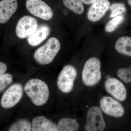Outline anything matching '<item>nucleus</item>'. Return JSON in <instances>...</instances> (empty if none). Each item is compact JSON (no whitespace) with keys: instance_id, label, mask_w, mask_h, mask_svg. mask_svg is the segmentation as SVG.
<instances>
[{"instance_id":"obj_19","label":"nucleus","mask_w":131,"mask_h":131,"mask_svg":"<svg viewBox=\"0 0 131 131\" xmlns=\"http://www.w3.org/2000/svg\"><path fill=\"white\" fill-rule=\"evenodd\" d=\"M124 16L119 15L114 17L110 20L105 27V30L107 32H112L115 30L124 21Z\"/></svg>"},{"instance_id":"obj_17","label":"nucleus","mask_w":131,"mask_h":131,"mask_svg":"<svg viewBox=\"0 0 131 131\" xmlns=\"http://www.w3.org/2000/svg\"><path fill=\"white\" fill-rule=\"evenodd\" d=\"M64 5L68 9L77 14L84 11V7L81 0H63Z\"/></svg>"},{"instance_id":"obj_11","label":"nucleus","mask_w":131,"mask_h":131,"mask_svg":"<svg viewBox=\"0 0 131 131\" xmlns=\"http://www.w3.org/2000/svg\"><path fill=\"white\" fill-rule=\"evenodd\" d=\"M110 6L109 0H97L93 3L88 11V19L93 22L99 21L106 14Z\"/></svg>"},{"instance_id":"obj_23","label":"nucleus","mask_w":131,"mask_h":131,"mask_svg":"<svg viewBox=\"0 0 131 131\" xmlns=\"http://www.w3.org/2000/svg\"><path fill=\"white\" fill-rule=\"evenodd\" d=\"M7 69V66L5 63L0 62V76L5 74Z\"/></svg>"},{"instance_id":"obj_4","label":"nucleus","mask_w":131,"mask_h":131,"mask_svg":"<svg viewBox=\"0 0 131 131\" xmlns=\"http://www.w3.org/2000/svg\"><path fill=\"white\" fill-rule=\"evenodd\" d=\"M77 74L76 69L73 66H64L59 73L57 80V85L59 90L65 93L72 91Z\"/></svg>"},{"instance_id":"obj_21","label":"nucleus","mask_w":131,"mask_h":131,"mask_svg":"<svg viewBox=\"0 0 131 131\" xmlns=\"http://www.w3.org/2000/svg\"><path fill=\"white\" fill-rule=\"evenodd\" d=\"M117 75L124 82L126 83L131 82V64L130 67L119 69L117 71Z\"/></svg>"},{"instance_id":"obj_25","label":"nucleus","mask_w":131,"mask_h":131,"mask_svg":"<svg viewBox=\"0 0 131 131\" xmlns=\"http://www.w3.org/2000/svg\"><path fill=\"white\" fill-rule=\"evenodd\" d=\"M127 3L130 6H131V0H127Z\"/></svg>"},{"instance_id":"obj_12","label":"nucleus","mask_w":131,"mask_h":131,"mask_svg":"<svg viewBox=\"0 0 131 131\" xmlns=\"http://www.w3.org/2000/svg\"><path fill=\"white\" fill-rule=\"evenodd\" d=\"M17 0H1L0 1V24L6 23L18 8Z\"/></svg>"},{"instance_id":"obj_13","label":"nucleus","mask_w":131,"mask_h":131,"mask_svg":"<svg viewBox=\"0 0 131 131\" xmlns=\"http://www.w3.org/2000/svg\"><path fill=\"white\" fill-rule=\"evenodd\" d=\"M50 31V29L47 25L39 26L37 30L28 37L27 42L28 44L33 46H37L40 44L47 38Z\"/></svg>"},{"instance_id":"obj_9","label":"nucleus","mask_w":131,"mask_h":131,"mask_svg":"<svg viewBox=\"0 0 131 131\" xmlns=\"http://www.w3.org/2000/svg\"><path fill=\"white\" fill-rule=\"evenodd\" d=\"M107 93L119 101H124L127 97V91L125 86L121 81L115 78H108L104 83Z\"/></svg>"},{"instance_id":"obj_20","label":"nucleus","mask_w":131,"mask_h":131,"mask_svg":"<svg viewBox=\"0 0 131 131\" xmlns=\"http://www.w3.org/2000/svg\"><path fill=\"white\" fill-rule=\"evenodd\" d=\"M109 9L111 12L110 17L113 18L120 15L126 12V7L124 3H115L110 6Z\"/></svg>"},{"instance_id":"obj_18","label":"nucleus","mask_w":131,"mask_h":131,"mask_svg":"<svg viewBox=\"0 0 131 131\" xmlns=\"http://www.w3.org/2000/svg\"><path fill=\"white\" fill-rule=\"evenodd\" d=\"M32 125L31 122L25 119H20L17 121L10 126L9 131H32Z\"/></svg>"},{"instance_id":"obj_24","label":"nucleus","mask_w":131,"mask_h":131,"mask_svg":"<svg viewBox=\"0 0 131 131\" xmlns=\"http://www.w3.org/2000/svg\"><path fill=\"white\" fill-rule=\"evenodd\" d=\"M97 0H81L82 3L86 5H90L95 2Z\"/></svg>"},{"instance_id":"obj_3","label":"nucleus","mask_w":131,"mask_h":131,"mask_svg":"<svg viewBox=\"0 0 131 131\" xmlns=\"http://www.w3.org/2000/svg\"><path fill=\"white\" fill-rule=\"evenodd\" d=\"M101 62L96 57H92L85 63L82 71V79L83 84L92 87L98 84L101 79Z\"/></svg>"},{"instance_id":"obj_22","label":"nucleus","mask_w":131,"mask_h":131,"mask_svg":"<svg viewBox=\"0 0 131 131\" xmlns=\"http://www.w3.org/2000/svg\"><path fill=\"white\" fill-rule=\"evenodd\" d=\"M13 81V77L10 74H4L0 76V91H3Z\"/></svg>"},{"instance_id":"obj_6","label":"nucleus","mask_w":131,"mask_h":131,"mask_svg":"<svg viewBox=\"0 0 131 131\" xmlns=\"http://www.w3.org/2000/svg\"><path fill=\"white\" fill-rule=\"evenodd\" d=\"M26 7L31 14L44 20L51 19L54 15L51 8L42 0H26Z\"/></svg>"},{"instance_id":"obj_15","label":"nucleus","mask_w":131,"mask_h":131,"mask_svg":"<svg viewBox=\"0 0 131 131\" xmlns=\"http://www.w3.org/2000/svg\"><path fill=\"white\" fill-rule=\"evenodd\" d=\"M115 49L121 54L131 57V37L122 36L118 39L115 44Z\"/></svg>"},{"instance_id":"obj_2","label":"nucleus","mask_w":131,"mask_h":131,"mask_svg":"<svg viewBox=\"0 0 131 131\" xmlns=\"http://www.w3.org/2000/svg\"><path fill=\"white\" fill-rule=\"evenodd\" d=\"M60 49L61 44L58 39L55 37L50 38L44 45L36 50L34 58L39 64L47 65L53 61Z\"/></svg>"},{"instance_id":"obj_16","label":"nucleus","mask_w":131,"mask_h":131,"mask_svg":"<svg viewBox=\"0 0 131 131\" xmlns=\"http://www.w3.org/2000/svg\"><path fill=\"white\" fill-rule=\"evenodd\" d=\"M59 131H75L79 128V124L77 121L71 118L61 119L57 124Z\"/></svg>"},{"instance_id":"obj_1","label":"nucleus","mask_w":131,"mask_h":131,"mask_svg":"<svg viewBox=\"0 0 131 131\" xmlns=\"http://www.w3.org/2000/svg\"><path fill=\"white\" fill-rule=\"evenodd\" d=\"M24 90L34 104L42 106L47 102L49 96L47 84L40 79H31L26 83Z\"/></svg>"},{"instance_id":"obj_7","label":"nucleus","mask_w":131,"mask_h":131,"mask_svg":"<svg viewBox=\"0 0 131 131\" xmlns=\"http://www.w3.org/2000/svg\"><path fill=\"white\" fill-rule=\"evenodd\" d=\"M100 107L104 113L115 118H121L125 114V108L119 101L109 96L101 99Z\"/></svg>"},{"instance_id":"obj_14","label":"nucleus","mask_w":131,"mask_h":131,"mask_svg":"<svg viewBox=\"0 0 131 131\" xmlns=\"http://www.w3.org/2000/svg\"><path fill=\"white\" fill-rule=\"evenodd\" d=\"M32 131H57V125L43 116H39L33 119Z\"/></svg>"},{"instance_id":"obj_8","label":"nucleus","mask_w":131,"mask_h":131,"mask_svg":"<svg viewBox=\"0 0 131 131\" xmlns=\"http://www.w3.org/2000/svg\"><path fill=\"white\" fill-rule=\"evenodd\" d=\"M23 93V88L21 84H13L3 95L1 100V105L5 108L13 107L21 100Z\"/></svg>"},{"instance_id":"obj_5","label":"nucleus","mask_w":131,"mask_h":131,"mask_svg":"<svg viewBox=\"0 0 131 131\" xmlns=\"http://www.w3.org/2000/svg\"><path fill=\"white\" fill-rule=\"evenodd\" d=\"M106 122L100 108L93 106L89 109L84 129L87 131H102L106 129Z\"/></svg>"},{"instance_id":"obj_10","label":"nucleus","mask_w":131,"mask_h":131,"mask_svg":"<svg viewBox=\"0 0 131 131\" xmlns=\"http://www.w3.org/2000/svg\"><path fill=\"white\" fill-rule=\"evenodd\" d=\"M38 27L37 21L35 18L31 16H25L18 21L15 32L18 37L25 39L31 35Z\"/></svg>"}]
</instances>
